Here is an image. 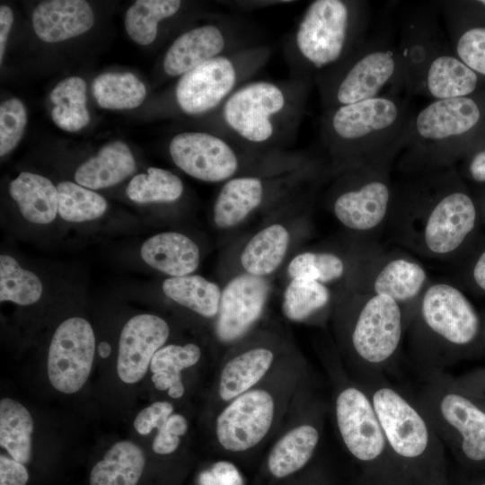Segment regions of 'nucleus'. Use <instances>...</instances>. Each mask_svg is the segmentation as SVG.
<instances>
[{"label": "nucleus", "mask_w": 485, "mask_h": 485, "mask_svg": "<svg viewBox=\"0 0 485 485\" xmlns=\"http://www.w3.org/2000/svg\"><path fill=\"white\" fill-rule=\"evenodd\" d=\"M310 369L292 349L265 379L223 406L206 424L219 455L228 460L265 453Z\"/></svg>", "instance_id": "1"}, {"label": "nucleus", "mask_w": 485, "mask_h": 485, "mask_svg": "<svg viewBox=\"0 0 485 485\" xmlns=\"http://www.w3.org/2000/svg\"><path fill=\"white\" fill-rule=\"evenodd\" d=\"M436 6L418 4L403 13L398 42L403 91L433 101L471 95L478 75L448 45Z\"/></svg>", "instance_id": "2"}, {"label": "nucleus", "mask_w": 485, "mask_h": 485, "mask_svg": "<svg viewBox=\"0 0 485 485\" xmlns=\"http://www.w3.org/2000/svg\"><path fill=\"white\" fill-rule=\"evenodd\" d=\"M367 392L393 457L411 485H450L445 446L415 400L386 376L358 382Z\"/></svg>", "instance_id": "3"}, {"label": "nucleus", "mask_w": 485, "mask_h": 485, "mask_svg": "<svg viewBox=\"0 0 485 485\" xmlns=\"http://www.w3.org/2000/svg\"><path fill=\"white\" fill-rule=\"evenodd\" d=\"M330 412L338 438L365 478L380 485H411L386 440L370 396L345 370L340 359H326Z\"/></svg>", "instance_id": "4"}, {"label": "nucleus", "mask_w": 485, "mask_h": 485, "mask_svg": "<svg viewBox=\"0 0 485 485\" xmlns=\"http://www.w3.org/2000/svg\"><path fill=\"white\" fill-rule=\"evenodd\" d=\"M413 114L401 93L325 110L322 141L338 162L357 166L402 146Z\"/></svg>", "instance_id": "5"}, {"label": "nucleus", "mask_w": 485, "mask_h": 485, "mask_svg": "<svg viewBox=\"0 0 485 485\" xmlns=\"http://www.w3.org/2000/svg\"><path fill=\"white\" fill-rule=\"evenodd\" d=\"M308 83L305 79L294 84L263 80L243 84L219 107V123L250 145L287 141L299 126Z\"/></svg>", "instance_id": "6"}, {"label": "nucleus", "mask_w": 485, "mask_h": 485, "mask_svg": "<svg viewBox=\"0 0 485 485\" xmlns=\"http://www.w3.org/2000/svg\"><path fill=\"white\" fill-rule=\"evenodd\" d=\"M325 110L403 91L398 49L388 31L368 35L341 62L315 76Z\"/></svg>", "instance_id": "7"}, {"label": "nucleus", "mask_w": 485, "mask_h": 485, "mask_svg": "<svg viewBox=\"0 0 485 485\" xmlns=\"http://www.w3.org/2000/svg\"><path fill=\"white\" fill-rule=\"evenodd\" d=\"M369 4L357 0H315L294 34L297 58L316 75L345 59L367 36Z\"/></svg>", "instance_id": "8"}, {"label": "nucleus", "mask_w": 485, "mask_h": 485, "mask_svg": "<svg viewBox=\"0 0 485 485\" xmlns=\"http://www.w3.org/2000/svg\"><path fill=\"white\" fill-rule=\"evenodd\" d=\"M329 401L322 395L312 369L301 381L286 418L265 451L264 467L277 481L304 470L322 444Z\"/></svg>", "instance_id": "9"}, {"label": "nucleus", "mask_w": 485, "mask_h": 485, "mask_svg": "<svg viewBox=\"0 0 485 485\" xmlns=\"http://www.w3.org/2000/svg\"><path fill=\"white\" fill-rule=\"evenodd\" d=\"M483 110L473 97L435 100L414 113L402 148L409 163L444 164L462 150L481 124Z\"/></svg>", "instance_id": "10"}, {"label": "nucleus", "mask_w": 485, "mask_h": 485, "mask_svg": "<svg viewBox=\"0 0 485 485\" xmlns=\"http://www.w3.org/2000/svg\"><path fill=\"white\" fill-rule=\"evenodd\" d=\"M415 401L445 446L465 462H485V409L459 385L430 374Z\"/></svg>", "instance_id": "11"}, {"label": "nucleus", "mask_w": 485, "mask_h": 485, "mask_svg": "<svg viewBox=\"0 0 485 485\" xmlns=\"http://www.w3.org/2000/svg\"><path fill=\"white\" fill-rule=\"evenodd\" d=\"M401 309L392 298L374 295L352 320L343 367L357 382L385 376L401 344Z\"/></svg>", "instance_id": "12"}, {"label": "nucleus", "mask_w": 485, "mask_h": 485, "mask_svg": "<svg viewBox=\"0 0 485 485\" xmlns=\"http://www.w3.org/2000/svg\"><path fill=\"white\" fill-rule=\"evenodd\" d=\"M218 359L204 409L207 421L226 403L265 379L292 350L272 335L241 339Z\"/></svg>", "instance_id": "13"}, {"label": "nucleus", "mask_w": 485, "mask_h": 485, "mask_svg": "<svg viewBox=\"0 0 485 485\" xmlns=\"http://www.w3.org/2000/svg\"><path fill=\"white\" fill-rule=\"evenodd\" d=\"M268 57L260 48L223 54L181 75L175 87V99L181 111L190 116L211 112L225 100Z\"/></svg>", "instance_id": "14"}, {"label": "nucleus", "mask_w": 485, "mask_h": 485, "mask_svg": "<svg viewBox=\"0 0 485 485\" xmlns=\"http://www.w3.org/2000/svg\"><path fill=\"white\" fill-rule=\"evenodd\" d=\"M401 148L402 146L393 147L359 164L362 179L340 192L333 202L334 215L343 225L366 231L382 222L391 199L384 170Z\"/></svg>", "instance_id": "15"}, {"label": "nucleus", "mask_w": 485, "mask_h": 485, "mask_svg": "<svg viewBox=\"0 0 485 485\" xmlns=\"http://www.w3.org/2000/svg\"><path fill=\"white\" fill-rule=\"evenodd\" d=\"M95 353V336L90 322L78 316L62 322L48 352V376L63 393L78 392L87 381Z\"/></svg>", "instance_id": "16"}, {"label": "nucleus", "mask_w": 485, "mask_h": 485, "mask_svg": "<svg viewBox=\"0 0 485 485\" xmlns=\"http://www.w3.org/2000/svg\"><path fill=\"white\" fill-rule=\"evenodd\" d=\"M420 316L426 329L443 345L466 346L479 331L480 320L472 304L460 290L445 283L427 289Z\"/></svg>", "instance_id": "17"}, {"label": "nucleus", "mask_w": 485, "mask_h": 485, "mask_svg": "<svg viewBox=\"0 0 485 485\" xmlns=\"http://www.w3.org/2000/svg\"><path fill=\"white\" fill-rule=\"evenodd\" d=\"M169 152L176 166L206 182L228 181L239 168L234 148L225 138L212 133L177 134L170 142Z\"/></svg>", "instance_id": "18"}, {"label": "nucleus", "mask_w": 485, "mask_h": 485, "mask_svg": "<svg viewBox=\"0 0 485 485\" xmlns=\"http://www.w3.org/2000/svg\"><path fill=\"white\" fill-rule=\"evenodd\" d=\"M269 286L265 279L244 273L231 279L222 290L214 333L229 347L249 334L262 315Z\"/></svg>", "instance_id": "19"}, {"label": "nucleus", "mask_w": 485, "mask_h": 485, "mask_svg": "<svg viewBox=\"0 0 485 485\" xmlns=\"http://www.w3.org/2000/svg\"><path fill=\"white\" fill-rule=\"evenodd\" d=\"M171 330L162 317L141 313L130 318L119 336L117 373L121 381H140L150 366L155 352L165 345Z\"/></svg>", "instance_id": "20"}, {"label": "nucleus", "mask_w": 485, "mask_h": 485, "mask_svg": "<svg viewBox=\"0 0 485 485\" xmlns=\"http://www.w3.org/2000/svg\"><path fill=\"white\" fill-rule=\"evenodd\" d=\"M475 219V206L466 193L445 190L426 223L424 239L428 249L436 254L454 251L473 229Z\"/></svg>", "instance_id": "21"}, {"label": "nucleus", "mask_w": 485, "mask_h": 485, "mask_svg": "<svg viewBox=\"0 0 485 485\" xmlns=\"http://www.w3.org/2000/svg\"><path fill=\"white\" fill-rule=\"evenodd\" d=\"M227 32L213 23L187 31L167 49L163 68L170 76H181L202 63L223 55L228 46Z\"/></svg>", "instance_id": "22"}, {"label": "nucleus", "mask_w": 485, "mask_h": 485, "mask_svg": "<svg viewBox=\"0 0 485 485\" xmlns=\"http://www.w3.org/2000/svg\"><path fill=\"white\" fill-rule=\"evenodd\" d=\"M32 27L40 40L59 42L77 37L89 31L94 14L84 0L42 1L32 13Z\"/></svg>", "instance_id": "23"}, {"label": "nucleus", "mask_w": 485, "mask_h": 485, "mask_svg": "<svg viewBox=\"0 0 485 485\" xmlns=\"http://www.w3.org/2000/svg\"><path fill=\"white\" fill-rule=\"evenodd\" d=\"M142 260L166 275H191L198 267V246L187 235L177 232L156 234L146 239L140 249Z\"/></svg>", "instance_id": "24"}, {"label": "nucleus", "mask_w": 485, "mask_h": 485, "mask_svg": "<svg viewBox=\"0 0 485 485\" xmlns=\"http://www.w3.org/2000/svg\"><path fill=\"white\" fill-rule=\"evenodd\" d=\"M136 172V161L129 147L117 140L103 146L98 154L75 171V182L90 190L114 186Z\"/></svg>", "instance_id": "25"}, {"label": "nucleus", "mask_w": 485, "mask_h": 485, "mask_svg": "<svg viewBox=\"0 0 485 485\" xmlns=\"http://www.w3.org/2000/svg\"><path fill=\"white\" fill-rule=\"evenodd\" d=\"M264 182L254 176L234 177L222 186L214 204L213 219L222 229L242 223L262 202Z\"/></svg>", "instance_id": "26"}, {"label": "nucleus", "mask_w": 485, "mask_h": 485, "mask_svg": "<svg viewBox=\"0 0 485 485\" xmlns=\"http://www.w3.org/2000/svg\"><path fill=\"white\" fill-rule=\"evenodd\" d=\"M9 194L31 223L47 225L58 215L57 189L47 177L22 172L9 183Z\"/></svg>", "instance_id": "27"}, {"label": "nucleus", "mask_w": 485, "mask_h": 485, "mask_svg": "<svg viewBox=\"0 0 485 485\" xmlns=\"http://www.w3.org/2000/svg\"><path fill=\"white\" fill-rule=\"evenodd\" d=\"M202 356L201 348L193 342L163 346L154 355L149 366L155 389L166 392L172 400L181 399L186 393L183 372L197 366Z\"/></svg>", "instance_id": "28"}, {"label": "nucleus", "mask_w": 485, "mask_h": 485, "mask_svg": "<svg viewBox=\"0 0 485 485\" xmlns=\"http://www.w3.org/2000/svg\"><path fill=\"white\" fill-rule=\"evenodd\" d=\"M146 457L130 441L115 443L92 469L90 485H137L142 476Z\"/></svg>", "instance_id": "29"}, {"label": "nucleus", "mask_w": 485, "mask_h": 485, "mask_svg": "<svg viewBox=\"0 0 485 485\" xmlns=\"http://www.w3.org/2000/svg\"><path fill=\"white\" fill-rule=\"evenodd\" d=\"M289 233L280 224H273L258 232L247 242L241 254L246 273L263 278L282 263L289 244Z\"/></svg>", "instance_id": "30"}, {"label": "nucleus", "mask_w": 485, "mask_h": 485, "mask_svg": "<svg viewBox=\"0 0 485 485\" xmlns=\"http://www.w3.org/2000/svg\"><path fill=\"white\" fill-rule=\"evenodd\" d=\"M162 289L178 304L203 318L216 320L222 294L216 283L198 275H187L166 278Z\"/></svg>", "instance_id": "31"}, {"label": "nucleus", "mask_w": 485, "mask_h": 485, "mask_svg": "<svg viewBox=\"0 0 485 485\" xmlns=\"http://www.w3.org/2000/svg\"><path fill=\"white\" fill-rule=\"evenodd\" d=\"M86 84L79 76L60 81L50 92L51 118L67 132H76L87 126L90 114L86 107Z\"/></svg>", "instance_id": "32"}, {"label": "nucleus", "mask_w": 485, "mask_h": 485, "mask_svg": "<svg viewBox=\"0 0 485 485\" xmlns=\"http://www.w3.org/2000/svg\"><path fill=\"white\" fill-rule=\"evenodd\" d=\"M33 419L20 402L4 398L0 401V445L13 459L25 464L31 458Z\"/></svg>", "instance_id": "33"}, {"label": "nucleus", "mask_w": 485, "mask_h": 485, "mask_svg": "<svg viewBox=\"0 0 485 485\" xmlns=\"http://www.w3.org/2000/svg\"><path fill=\"white\" fill-rule=\"evenodd\" d=\"M93 95L97 104L109 110H130L142 104L146 88L132 73H104L92 84Z\"/></svg>", "instance_id": "34"}, {"label": "nucleus", "mask_w": 485, "mask_h": 485, "mask_svg": "<svg viewBox=\"0 0 485 485\" xmlns=\"http://www.w3.org/2000/svg\"><path fill=\"white\" fill-rule=\"evenodd\" d=\"M427 278L425 269L416 262L395 259L388 262L377 274L374 290L397 303L413 299L421 290Z\"/></svg>", "instance_id": "35"}, {"label": "nucleus", "mask_w": 485, "mask_h": 485, "mask_svg": "<svg viewBox=\"0 0 485 485\" xmlns=\"http://www.w3.org/2000/svg\"><path fill=\"white\" fill-rule=\"evenodd\" d=\"M179 0H137L126 12L125 29L136 43L146 46L157 36L160 22L181 8Z\"/></svg>", "instance_id": "36"}, {"label": "nucleus", "mask_w": 485, "mask_h": 485, "mask_svg": "<svg viewBox=\"0 0 485 485\" xmlns=\"http://www.w3.org/2000/svg\"><path fill=\"white\" fill-rule=\"evenodd\" d=\"M181 180L172 172L150 167L146 173L134 176L128 187L127 195L137 203H169L178 200L183 193Z\"/></svg>", "instance_id": "37"}, {"label": "nucleus", "mask_w": 485, "mask_h": 485, "mask_svg": "<svg viewBox=\"0 0 485 485\" xmlns=\"http://www.w3.org/2000/svg\"><path fill=\"white\" fill-rule=\"evenodd\" d=\"M43 292L40 278L23 269L7 254L0 256V301L30 305L38 302Z\"/></svg>", "instance_id": "38"}, {"label": "nucleus", "mask_w": 485, "mask_h": 485, "mask_svg": "<svg viewBox=\"0 0 485 485\" xmlns=\"http://www.w3.org/2000/svg\"><path fill=\"white\" fill-rule=\"evenodd\" d=\"M58 215L71 223H82L101 217L108 208L106 199L93 190L64 181L57 186Z\"/></svg>", "instance_id": "39"}, {"label": "nucleus", "mask_w": 485, "mask_h": 485, "mask_svg": "<svg viewBox=\"0 0 485 485\" xmlns=\"http://www.w3.org/2000/svg\"><path fill=\"white\" fill-rule=\"evenodd\" d=\"M330 298V291L322 283L292 278L284 293L282 311L288 320L302 322L322 309Z\"/></svg>", "instance_id": "40"}, {"label": "nucleus", "mask_w": 485, "mask_h": 485, "mask_svg": "<svg viewBox=\"0 0 485 485\" xmlns=\"http://www.w3.org/2000/svg\"><path fill=\"white\" fill-rule=\"evenodd\" d=\"M344 269L342 260L333 253L306 251L292 259L287 273L292 278H305L323 284L340 278Z\"/></svg>", "instance_id": "41"}, {"label": "nucleus", "mask_w": 485, "mask_h": 485, "mask_svg": "<svg viewBox=\"0 0 485 485\" xmlns=\"http://www.w3.org/2000/svg\"><path fill=\"white\" fill-rule=\"evenodd\" d=\"M451 33L453 49L458 58L477 75L485 76V25L451 31Z\"/></svg>", "instance_id": "42"}, {"label": "nucleus", "mask_w": 485, "mask_h": 485, "mask_svg": "<svg viewBox=\"0 0 485 485\" xmlns=\"http://www.w3.org/2000/svg\"><path fill=\"white\" fill-rule=\"evenodd\" d=\"M27 123V112L17 98H10L0 105V155L11 152L20 142Z\"/></svg>", "instance_id": "43"}, {"label": "nucleus", "mask_w": 485, "mask_h": 485, "mask_svg": "<svg viewBox=\"0 0 485 485\" xmlns=\"http://www.w3.org/2000/svg\"><path fill=\"white\" fill-rule=\"evenodd\" d=\"M190 423L186 416L175 410L164 415L156 424V435L152 442V450L159 455L175 453L187 435Z\"/></svg>", "instance_id": "44"}, {"label": "nucleus", "mask_w": 485, "mask_h": 485, "mask_svg": "<svg viewBox=\"0 0 485 485\" xmlns=\"http://www.w3.org/2000/svg\"><path fill=\"white\" fill-rule=\"evenodd\" d=\"M199 485H243V481L236 465L220 459L204 471L198 477Z\"/></svg>", "instance_id": "45"}, {"label": "nucleus", "mask_w": 485, "mask_h": 485, "mask_svg": "<svg viewBox=\"0 0 485 485\" xmlns=\"http://www.w3.org/2000/svg\"><path fill=\"white\" fill-rule=\"evenodd\" d=\"M174 410V405L169 401H154L139 411L134 420V428L139 434L148 435L164 415Z\"/></svg>", "instance_id": "46"}, {"label": "nucleus", "mask_w": 485, "mask_h": 485, "mask_svg": "<svg viewBox=\"0 0 485 485\" xmlns=\"http://www.w3.org/2000/svg\"><path fill=\"white\" fill-rule=\"evenodd\" d=\"M29 473L25 466L5 455L0 456V485H26Z\"/></svg>", "instance_id": "47"}, {"label": "nucleus", "mask_w": 485, "mask_h": 485, "mask_svg": "<svg viewBox=\"0 0 485 485\" xmlns=\"http://www.w3.org/2000/svg\"><path fill=\"white\" fill-rule=\"evenodd\" d=\"M13 22V13L5 4L0 6V63H2L4 53L10 30Z\"/></svg>", "instance_id": "48"}, {"label": "nucleus", "mask_w": 485, "mask_h": 485, "mask_svg": "<svg viewBox=\"0 0 485 485\" xmlns=\"http://www.w3.org/2000/svg\"><path fill=\"white\" fill-rule=\"evenodd\" d=\"M468 170L474 181H485V148L472 154Z\"/></svg>", "instance_id": "49"}, {"label": "nucleus", "mask_w": 485, "mask_h": 485, "mask_svg": "<svg viewBox=\"0 0 485 485\" xmlns=\"http://www.w3.org/2000/svg\"><path fill=\"white\" fill-rule=\"evenodd\" d=\"M473 278L477 285L485 290V251L480 256L475 264Z\"/></svg>", "instance_id": "50"}, {"label": "nucleus", "mask_w": 485, "mask_h": 485, "mask_svg": "<svg viewBox=\"0 0 485 485\" xmlns=\"http://www.w3.org/2000/svg\"><path fill=\"white\" fill-rule=\"evenodd\" d=\"M111 352L110 345L108 342L102 341L98 345V354L101 357L106 358Z\"/></svg>", "instance_id": "51"}, {"label": "nucleus", "mask_w": 485, "mask_h": 485, "mask_svg": "<svg viewBox=\"0 0 485 485\" xmlns=\"http://www.w3.org/2000/svg\"><path fill=\"white\" fill-rule=\"evenodd\" d=\"M362 485H380V484L364 478L362 481Z\"/></svg>", "instance_id": "52"}, {"label": "nucleus", "mask_w": 485, "mask_h": 485, "mask_svg": "<svg viewBox=\"0 0 485 485\" xmlns=\"http://www.w3.org/2000/svg\"><path fill=\"white\" fill-rule=\"evenodd\" d=\"M478 3L485 8V0L478 1Z\"/></svg>", "instance_id": "53"}, {"label": "nucleus", "mask_w": 485, "mask_h": 485, "mask_svg": "<svg viewBox=\"0 0 485 485\" xmlns=\"http://www.w3.org/2000/svg\"><path fill=\"white\" fill-rule=\"evenodd\" d=\"M481 485H485V481Z\"/></svg>", "instance_id": "54"}]
</instances>
